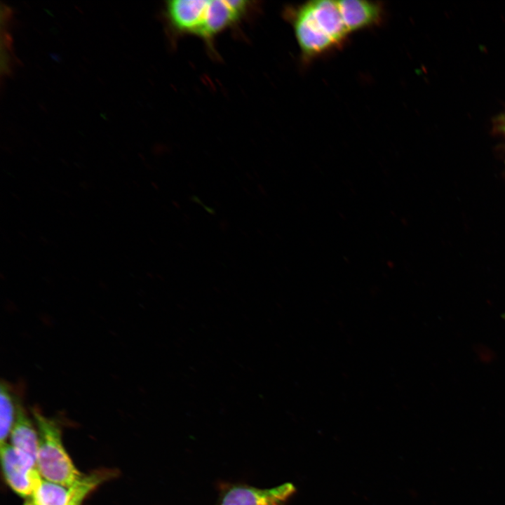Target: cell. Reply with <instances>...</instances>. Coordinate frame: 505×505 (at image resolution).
<instances>
[{"mask_svg":"<svg viewBox=\"0 0 505 505\" xmlns=\"http://www.w3.org/2000/svg\"><path fill=\"white\" fill-rule=\"evenodd\" d=\"M285 13L302 55L307 58L337 48L353 34L342 1H307L289 8Z\"/></svg>","mask_w":505,"mask_h":505,"instance_id":"obj_1","label":"cell"},{"mask_svg":"<svg viewBox=\"0 0 505 505\" xmlns=\"http://www.w3.org/2000/svg\"><path fill=\"white\" fill-rule=\"evenodd\" d=\"M248 1L172 0L165 5L170 27L182 34L206 40L239 22L250 5Z\"/></svg>","mask_w":505,"mask_h":505,"instance_id":"obj_2","label":"cell"},{"mask_svg":"<svg viewBox=\"0 0 505 505\" xmlns=\"http://www.w3.org/2000/svg\"><path fill=\"white\" fill-rule=\"evenodd\" d=\"M32 414L39 435L38 472L46 480L72 487L83 475L77 470L63 446L60 426L38 409L33 408Z\"/></svg>","mask_w":505,"mask_h":505,"instance_id":"obj_3","label":"cell"},{"mask_svg":"<svg viewBox=\"0 0 505 505\" xmlns=\"http://www.w3.org/2000/svg\"><path fill=\"white\" fill-rule=\"evenodd\" d=\"M291 483L271 488H260L243 483H224L219 487L215 505H286L295 493Z\"/></svg>","mask_w":505,"mask_h":505,"instance_id":"obj_4","label":"cell"},{"mask_svg":"<svg viewBox=\"0 0 505 505\" xmlns=\"http://www.w3.org/2000/svg\"><path fill=\"white\" fill-rule=\"evenodd\" d=\"M1 459L8 485L19 495L29 498L41 477L36 462L6 443L1 445Z\"/></svg>","mask_w":505,"mask_h":505,"instance_id":"obj_5","label":"cell"},{"mask_svg":"<svg viewBox=\"0 0 505 505\" xmlns=\"http://www.w3.org/2000/svg\"><path fill=\"white\" fill-rule=\"evenodd\" d=\"M12 445L36 462L39 446L38 431L28 417L21 401L17 407L16 417L11 432Z\"/></svg>","mask_w":505,"mask_h":505,"instance_id":"obj_6","label":"cell"},{"mask_svg":"<svg viewBox=\"0 0 505 505\" xmlns=\"http://www.w3.org/2000/svg\"><path fill=\"white\" fill-rule=\"evenodd\" d=\"M71 497V487L46 480L41 476L32 496L25 505H68Z\"/></svg>","mask_w":505,"mask_h":505,"instance_id":"obj_7","label":"cell"},{"mask_svg":"<svg viewBox=\"0 0 505 505\" xmlns=\"http://www.w3.org/2000/svg\"><path fill=\"white\" fill-rule=\"evenodd\" d=\"M19 399L10 385L4 381L0 386V438L1 445L11 434L13 426Z\"/></svg>","mask_w":505,"mask_h":505,"instance_id":"obj_8","label":"cell"},{"mask_svg":"<svg viewBox=\"0 0 505 505\" xmlns=\"http://www.w3.org/2000/svg\"><path fill=\"white\" fill-rule=\"evenodd\" d=\"M500 128L505 133V117L502 118V121L500 122Z\"/></svg>","mask_w":505,"mask_h":505,"instance_id":"obj_9","label":"cell"}]
</instances>
